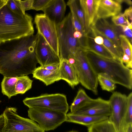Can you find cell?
<instances>
[{
  "label": "cell",
  "mask_w": 132,
  "mask_h": 132,
  "mask_svg": "<svg viewBox=\"0 0 132 132\" xmlns=\"http://www.w3.org/2000/svg\"><path fill=\"white\" fill-rule=\"evenodd\" d=\"M37 33L0 43V74L19 77L32 74L38 63L35 54Z\"/></svg>",
  "instance_id": "1"
},
{
  "label": "cell",
  "mask_w": 132,
  "mask_h": 132,
  "mask_svg": "<svg viewBox=\"0 0 132 132\" xmlns=\"http://www.w3.org/2000/svg\"><path fill=\"white\" fill-rule=\"evenodd\" d=\"M32 18L12 12L6 4L0 9V43L33 35Z\"/></svg>",
  "instance_id": "2"
},
{
  "label": "cell",
  "mask_w": 132,
  "mask_h": 132,
  "mask_svg": "<svg viewBox=\"0 0 132 132\" xmlns=\"http://www.w3.org/2000/svg\"><path fill=\"white\" fill-rule=\"evenodd\" d=\"M85 52L89 62L97 75L101 73L105 74L116 84L130 90L132 89L131 69L127 67L122 62L118 60L109 59L90 51Z\"/></svg>",
  "instance_id": "3"
},
{
  "label": "cell",
  "mask_w": 132,
  "mask_h": 132,
  "mask_svg": "<svg viewBox=\"0 0 132 132\" xmlns=\"http://www.w3.org/2000/svg\"><path fill=\"white\" fill-rule=\"evenodd\" d=\"M56 26L60 59L69 60L78 49L81 47L79 41L74 36L75 30L70 12Z\"/></svg>",
  "instance_id": "4"
},
{
  "label": "cell",
  "mask_w": 132,
  "mask_h": 132,
  "mask_svg": "<svg viewBox=\"0 0 132 132\" xmlns=\"http://www.w3.org/2000/svg\"><path fill=\"white\" fill-rule=\"evenodd\" d=\"M71 59L72 63L76 70L79 83L97 95L98 83L97 75L89 62L85 51L83 48L79 47Z\"/></svg>",
  "instance_id": "5"
},
{
  "label": "cell",
  "mask_w": 132,
  "mask_h": 132,
  "mask_svg": "<svg viewBox=\"0 0 132 132\" xmlns=\"http://www.w3.org/2000/svg\"><path fill=\"white\" fill-rule=\"evenodd\" d=\"M3 114L5 123L2 132H45L36 122L19 115L15 108L7 107Z\"/></svg>",
  "instance_id": "6"
},
{
  "label": "cell",
  "mask_w": 132,
  "mask_h": 132,
  "mask_svg": "<svg viewBox=\"0 0 132 132\" xmlns=\"http://www.w3.org/2000/svg\"><path fill=\"white\" fill-rule=\"evenodd\" d=\"M28 113L30 119L45 131L54 130L66 120V114L47 108H29Z\"/></svg>",
  "instance_id": "7"
},
{
  "label": "cell",
  "mask_w": 132,
  "mask_h": 132,
  "mask_svg": "<svg viewBox=\"0 0 132 132\" xmlns=\"http://www.w3.org/2000/svg\"><path fill=\"white\" fill-rule=\"evenodd\" d=\"M29 108L39 107L49 109L67 113L69 109L67 97L60 93L45 94L35 97H27L23 101Z\"/></svg>",
  "instance_id": "8"
},
{
  "label": "cell",
  "mask_w": 132,
  "mask_h": 132,
  "mask_svg": "<svg viewBox=\"0 0 132 132\" xmlns=\"http://www.w3.org/2000/svg\"><path fill=\"white\" fill-rule=\"evenodd\" d=\"M34 22L37 33L43 37L56 54L59 56L56 24L44 14H37L35 17Z\"/></svg>",
  "instance_id": "9"
},
{
  "label": "cell",
  "mask_w": 132,
  "mask_h": 132,
  "mask_svg": "<svg viewBox=\"0 0 132 132\" xmlns=\"http://www.w3.org/2000/svg\"><path fill=\"white\" fill-rule=\"evenodd\" d=\"M111 109V113L109 120L119 132L123 126L126 112L128 100L127 96L117 92H113L108 100Z\"/></svg>",
  "instance_id": "10"
},
{
  "label": "cell",
  "mask_w": 132,
  "mask_h": 132,
  "mask_svg": "<svg viewBox=\"0 0 132 132\" xmlns=\"http://www.w3.org/2000/svg\"><path fill=\"white\" fill-rule=\"evenodd\" d=\"M111 113V109L109 101L98 97L96 99L91 98L85 102L73 113L109 117Z\"/></svg>",
  "instance_id": "11"
},
{
  "label": "cell",
  "mask_w": 132,
  "mask_h": 132,
  "mask_svg": "<svg viewBox=\"0 0 132 132\" xmlns=\"http://www.w3.org/2000/svg\"><path fill=\"white\" fill-rule=\"evenodd\" d=\"M37 34L35 54L38 63L42 67L60 63V56L56 54L43 37L38 33Z\"/></svg>",
  "instance_id": "12"
},
{
  "label": "cell",
  "mask_w": 132,
  "mask_h": 132,
  "mask_svg": "<svg viewBox=\"0 0 132 132\" xmlns=\"http://www.w3.org/2000/svg\"><path fill=\"white\" fill-rule=\"evenodd\" d=\"M93 26L110 40L123 56L119 37L120 34L117 26L111 24L106 19H97Z\"/></svg>",
  "instance_id": "13"
},
{
  "label": "cell",
  "mask_w": 132,
  "mask_h": 132,
  "mask_svg": "<svg viewBox=\"0 0 132 132\" xmlns=\"http://www.w3.org/2000/svg\"><path fill=\"white\" fill-rule=\"evenodd\" d=\"M83 12L87 33L96 20L97 10L100 0H79Z\"/></svg>",
  "instance_id": "14"
},
{
  "label": "cell",
  "mask_w": 132,
  "mask_h": 132,
  "mask_svg": "<svg viewBox=\"0 0 132 132\" xmlns=\"http://www.w3.org/2000/svg\"><path fill=\"white\" fill-rule=\"evenodd\" d=\"M122 3L121 0H100L96 20L99 19L112 17L121 13Z\"/></svg>",
  "instance_id": "15"
},
{
  "label": "cell",
  "mask_w": 132,
  "mask_h": 132,
  "mask_svg": "<svg viewBox=\"0 0 132 132\" xmlns=\"http://www.w3.org/2000/svg\"><path fill=\"white\" fill-rule=\"evenodd\" d=\"M66 6L63 0H52L43 11L44 14L57 24L64 18Z\"/></svg>",
  "instance_id": "16"
},
{
  "label": "cell",
  "mask_w": 132,
  "mask_h": 132,
  "mask_svg": "<svg viewBox=\"0 0 132 132\" xmlns=\"http://www.w3.org/2000/svg\"><path fill=\"white\" fill-rule=\"evenodd\" d=\"M61 60L59 70L61 80H64L74 88L79 83L74 66L69 60L64 59Z\"/></svg>",
  "instance_id": "17"
},
{
  "label": "cell",
  "mask_w": 132,
  "mask_h": 132,
  "mask_svg": "<svg viewBox=\"0 0 132 132\" xmlns=\"http://www.w3.org/2000/svg\"><path fill=\"white\" fill-rule=\"evenodd\" d=\"M83 49L86 51L91 52L105 58L116 59L103 46L98 44L95 42L93 36L90 29L85 36Z\"/></svg>",
  "instance_id": "18"
},
{
  "label": "cell",
  "mask_w": 132,
  "mask_h": 132,
  "mask_svg": "<svg viewBox=\"0 0 132 132\" xmlns=\"http://www.w3.org/2000/svg\"><path fill=\"white\" fill-rule=\"evenodd\" d=\"M32 74L33 78L42 81L46 86L61 80L59 69L51 70L44 69L40 66L36 67Z\"/></svg>",
  "instance_id": "19"
},
{
  "label": "cell",
  "mask_w": 132,
  "mask_h": 132,
  "mask_svg": "<svg viewBox=\"0 0 132 132\" xmlns=\"http://www.w3.org/2000/svg\"><path fill=\"white\" fill-rule=\"evenodd\" d=\"M109 119L105 116H91L69 113L66 114V122L82 125L88 127L92 125L104 120Z\"/></svg>",
  "instance_id": "20"
},
{
  "label": "cell",
  "mask_w": 132,
  "mask_h": 132,
  "mask_svg": "<svg viewBox=\"0 0 132 132\" xmlns=\"http://www.w3.org/2000/svg\"><path fill=\"white\" fill-rule=\"evenodd\" d=\"M18 77L4 76L1 83L2 93L9 99L17 95L15 91V86Z\"/></svg>",
  "instance_id": "21"
},
{
  "label": "cell",
  "mask_w": 132,
  "mask_h": 132,
  "mask_svg": "<svg viewBox=\"0 0 132 132\" xmlns=\"http://www.w3.org/2000/svg\"><path fill=\"white\" fill-rule=\"evenodd\" d=\"M88 128V132H118L113 124L109 119L94 123Z\"/></svg>",
  "instance_id": "22"
},
{
  "label": "cell",
  "mask_w": 132,
  "mask_h": 132,
  "mask_svg": "<svg viewBox=\"0 0 132 132\" xmlns=\"http://www.w3.org/2000/svg\"><path fill=\"white\" fill-rule=\"evenodd\" d=\"M32 80L28 75L18 77L16 84L15 90L17 94H23L32 87Z\"/></svg>",
  "instance_id": "23"
},
{
  "label": "cell",
  "mask_w": 132,
  "mask_h": 132,
  "mask_svg": "<svg viewBox=\"0 0 132 132\" xmlns=\"http://www.w3.org/2000/svg\"><path fill=\"white\" fill-rule=\"evenodd\" d=\"M67 5L70 10L76 14L80 22L86 35L87 34L84 16L78 0H69L67 2Z\"/></svg>",
  "instance_id": "24"
},
{
  "label": "cell",
  "mask_w": 132,
  "mask_h": 132,
  "mask_svg": "<svg viewBox=\"0 0 132 132\" xmlns=\"http://www.w3.org/2000/svg\"><path fill=\"white\" fill-rule=\"evenodd\" d=\"M95 31L103 38V44L102 45L106 48L118 60L122 61V55L115 46L112 42L103 34L97 30L93 27H92Z\"/></svg>",
  "instance_id": "25"
},
{
  "label": "cell",
  "mask_w": 132,
  "mask_h": 132,
  "mask_svg": "<svg viewBox=\"0 0 132 132\" xmlns=\"http://www.w3.org/2000/svg\"><path fill=\"white\" fill-rule=\"evenodd\" d=\"M97 78L98 82L103 90L111 92L116 88L115 83L106 74H98Z\"/></svg>",
  "instance_id": "26"
},
{
  "label": "cell",
  "mask_w": 132,
  "mask_h": 132,
  "mask_svg": "<svg viewBox=\"0 0 132 132\" xmlns=\"http://www.w3.org/2000/svg\"><path fill=\"white\" fill-rule=\"evenodd\" d=\"M91 98L83 89H79L76 96L70 106V112L73 113L82 103Z\"/></svg>",
  "instance_id": "27"
},
{
  "label": "cell",
  "mask_w": 132,
  "mask_h": 132,
  "mask_svg": "<svg viewBox=\"0 0 132 132\" xmlns=\"http://www.w3.org/2000/svg\"><path fill=\"white\" fill-rule=\"evenodd\" d=\"M119 37L121 46L123 54L127 55L132 59V44L125 36L120 35Z\"/></svg>",
  "instance_id": "28"
},
{
  "label": "cell",
  "mask_w": 132,
  "mask_h": 132,
  "mask_svg": "<svg viewBox=\"0 0 132 132\" xmlns=\"http://www.w3.org/2000/svg\"><path fill=\"white\" fill-rule=\"evenodd\" d=\"M128 103L126 115L124 120L123 126L132 124V92L127 96Z\"/></svg>",
  "instance_id": "29"
},
{
  "label": "cell",
  "mask_w": 132,
  "mask_h": 132,
  "mask_svg": "<svg viewBox=\"0 0 132 132\" xmlns=\"http://www.w3.org/2000/svg\"><path fill=\"white\" fill-rule=\"evenodd\" d=\"M6 5L12 12L15 14L23 16L26 14L22 10L18 0H8Z\"/></svg>",
  "instance_id": "30"
},
{
  "label": "cell",
  "mask_w": 132,
  "mask_h": 132,
  "mask_svg": "<svg viewBox=\"0 0 132 132\" xmlns=\"http://www.w3.org/2000/svg\"><path fill=\"white\" fill-rule=\"evenodd\" d=\"M112 21L116 26L120 25L128 26L132 25L126 18L124 14L121 13L112 17Z\"/></svg>",
  "instance_id": "31"
},
{
  "label": "cell",
  "mask_w": 132,
  "mask_h": 132,
  "mask_svg": "<svg viewBox=\"0 0 132 132\" xmlns=\"http://www.w3.org/2000/svg\"><path fill=\"white\" fill-rule=\"evenodd\" d=\"M117 26L118 28L120 35H122L125 36L132 44V25Z\"/></svg>",
  "instance_id": "32"
},
{
  "label": "cell",
  "mask_w": 132,
  "mask_h": 132,
  "mask_svg": "<svg viewBox=\"0 0 132 132\" xmlns=\"http://www.w3.org/2000/svg\"><path fill=\"white\" fill-rule=\"evenodd\" d=\"M70 12L75 31L80 32L85 37L86 35L84 32L82 26L79 19L73 11L70 10Z\"/></svg>",
  "instance_id": "33"
},
{
  "label": "cell",
  "mask_w": 132,
  "mask_h": 132,
  "mask_svg": "<svg viewBox=\"0 0 132 132\" xmlns=\"http://www.w3.org/2000/svg\"><path fill=\"white\" fill-rule=\"evenodd\" d=\"M52 0H34L33 9L36 11H43Z\"/></svg>",
  "instance_id": "34"
},
{
  "label": "cell",
  "mask_w": 132,
  "mask_h": 132,
  "mask_svg": "<svg viewBox=\"0 0 132 132\" xmlns=\"http://www.w3.org/2000/svg\"><path fill=\"white\" fill-rule=\"evenodd\" d=\"M18 0L21 9L24 13H26V11L33 9L34 0Z\"/></svg>",
  "instance_id": "35"
},
{
  "label": "cell",
  "mask_w": 132,
  "mask_h": 132,
  "mask_svg": "<svg viewBox=\"0 0 132 132\" xmlns=\"http://www.w3.org/2000/svg\"><path fill=\"white\" fill-rule=\"evenodd\" d=\"M122 61L124 63L125 66L127 68L131 69L132 68V59L127 55L123 54L122 59Z\"/></svg>",
  "instance_id": "36"
},
{
  "label": "cell",
  "mask_w": 132,
  "mask_h": 132,
  "mask_svg": "<svg viewBox=\"0 0 132 132\" xmlns=\"http://www.w3.org/2000/svg\"><path fill=\"white\" fill-rule=\"evenodd\" d=\"M126 18L130 23H132V7L130 6L126 9L123 13Z\"/></svg>",
  "instance_id": "37"
},
{
  "label": "cell",
  "mask_w": 132,
  "mask_h": 132,
  "mask_svg": "<svg viewBox=\"0 0 132 132\" xmlns=\"http://www.w3.org/2000/svg\"><path fill=\"white\" fill-rule=\"evenodd\" d=\"M60 63L58 64H52L47 65L42 67L43 68L51 70H57L59 69Z\"/></svg>",
  "instance_id": "38"
},
{
  "label": "cell",
  "mask_w": 132,
  "mask_h": 132,
  "mask_svg": "<svg viewBox=\"0 0 132 132\" xmlns=\"http://www.w3.org/2000/svg\"><path fill=\"white\" fill-rule=\"evenodd\" d=\"M5 123V119L3 114L0 115V132H2Z\"/></svg>",
  "instance_id": "39"
},
{
  "label": "cell",
  "mask_w": 132,
  "mask_h": 132,
  "mask_svg": "<svg viewBox=\"0 0 132 132\" xmlns=\"http://www.w3.org/2000/svg\"><path fill=\"white\" fill-rule=\"evenodd\" d=\"M124 132H132V124L122 127Z\"/></svg>",
  "instance_id": "40"
},
{
  "label": "cell",
  "mask_w": 132,
  "mask_h": 132,
  "mask_svg": "<svg viewBox=\"0 0 132 132\" xmlns=\"http://www.w3.org/2000/svg\"><path fill=\"white\" fill-rule=\"evenodd\" d=\"M8 0H0V9L5 5Z\"/></svg>",
  "instance_id": "41"
},
{
  "label": "cell",
  "mask_w": 132,
  "mask_h": 132,
  "mask_svg": "<svg viewBox=\"0 0 132 132\" xmlns=\"http://www.w3.org/2000/svg\"><path fill=\"white\" fill-rule=\"evenodd\" d=\"M122 3L123 2H125L128 4L131 5L132 4V2L131 0H121Z\"/></svg>",
  "instance_id": "42"
},
{
  "label": "cell",
  "mask_w": 132,
  "mask_h": 132,
  "mask_svg": "<svg viewBox=\"0 0 132 132\" xmlns=\"http://www.w3.org/2000/svg\"><path fill=\"white\" fill-rule=\"evenodd\" d=\"M119 132H124L123 128V127H121Z\"/></svg>",
  "instance_id": "43"
},
{
  "label": "cell",
  "mask_w": 132,
  "mask_h": 132,
  "mask_svg": "<svg viewBox=\"0 0 132 132\" xmlns=\"http://www.w3.org/2000/svg\"><path fill=\"white\" fill-rule=\"evenodd\" d=\"M67 132H78V131L75 130H72L69 131H68Z\"/></svg>",
  "instance_id": "44"
}]
</instances>
